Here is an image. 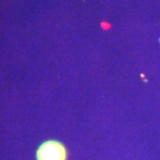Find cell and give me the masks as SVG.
I'll list each match as a JSON object with an SVG mask.
<instances>
[{"instance_id":"6da1fadb","label":"cell","mask_w":160,"mask_h":160,"mask_svg":"<svg viewBox=\"0 0 160 160\" xmlns=\"http://www.w3.org/2000/svg\"><path fill=\"white\" fill-rule=\"evenodd\" d=\"M37 160H67L68 152L62 142L48 140L39 145L36 153Z\"/></svg>"},{"instance_id":"7a4b0ae2","label":"cell","mask_w":160,"mask_h":160,"mask_svg":"<svg viewBox=\"0 0 160 160\" xmlns=\"http://www.w3.org/2000/svg\"><path fill=\"white\" fill-rule=\"evenodd\" d=\"M159 41H160V39H159Z\"/></svg>"}]
</instances>
